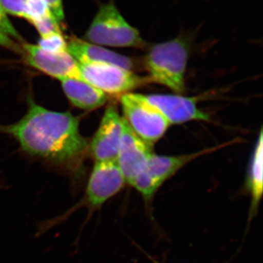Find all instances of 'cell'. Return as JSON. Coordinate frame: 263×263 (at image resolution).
<instances>
[{
    "instance_id": "2e32d148",
    "label": "cell",
    "mask_w": 263,
    "mask_h": 263,
    "mask_svg": "<svg viewBox=\"0 0 263 263\" xmlns=\"http://www.w3.org/2000/svg\"><path fill=\"white\" fill-rule=\"evenodd\" d=\"M26 3L30 15V24L34 26L37 22L46 19H55L45 0H26Z\"/></svg>"
},
{
    "instance_id": "ba28073f",
    "label": "cell",
    "mask_w": 263,
    "mask_h": 263,
    "mask_svg": "<svg viewBox=\"0 0 263 263\" xmlns=\"http://www.w3.org/2000/svg\"><path fill=\"white\" fill-rule=\"evenodd\" d=\"M122 122V138L117 163L126 183L132 186L137 176L146 167L154 152L152 146L137 136L124 117Z\"/></svg>"
},
{
    "instance_id": "5b68a950",
    "label": "cell",
    "mask_w": 263,
    "mask_h": 263,
    "mask_svg": "<svg viewBox=\"0 0 263 263\" xmlns=\"http://www.w3.org/2000/svg\"><path fill=\"white\" fill-rule=\"evenodd\" d=\"M124 119L133 132L152 146L165 134L171 124L143 95L127 93L120 99Z\"/></svg>"
},
{
    "instance_id": "277c9868",
    "label": "cell",
    "mask_w": 263,
    "mask_h": 263,
    "mask_svg": "<svg viewBox=\"0 0 263 263\" xmlns=\"http://www.w3.org/2000/svg\"><path fill=\"white\" fill-rule=\"evenodd\" d=\"M220 148L221 146L176 156L157 155L154 153L146 167L137 176L132 186L141 195L147 209H151L155 194L166 181L192 161Z\"/></svg>"
},
{
    "instance_id": "44dd1931",
    "label": "cell",
    "mask_w": 263,
    "mask_h": 263,
    "mask_svg": "<svg viewBox=\"0 0 263 263\" xmlns=\"http://www.w3.org/2000/svg\"><path fill=\"white\" fill-rule=\"evenodd\" d=\"M146 256L148 257V259H150V260L152 261V262L153 263H162L160 262V261L157 260V259L154 258V257H151V256L148 255V254H146Z\"/></svg>"
},
{
    "instance_id": "ac0fdd59",
    "label": "cell",
    "mask_w": 263,
    "mask_h": 263,
    "mask_svg": "<svg viewBox=\"0 0 263 263\" xmlns=\"http://www.w3.org/2000/svg\"><path fill=\"white\" fill-rule=\"evenodd\" d=\"M0 30L3 31L10 37L15 39V41H22V36L19 34L18 31L10 22L8 15L6 14L2 7L1 3H0Z\"/></svg>"
},
{
    "instance_id": "5bb4252c",
    "label": "cell",
    "mask_w": 263,
    "mask_h": 263,
    "mask_svg": "<svg viewBox=\"0 0 263 263\" xmlns=\"http://www.w3.org/2000/svg\"><path fill=\"white\" fill-rule=\"evenodd\" d=\"M262 130L259 132L258 140L254 148L247 175L246 190L251 198L249 212V223L258 212L263 193V145Z\"/></svg>"
},
{
    "instance_id": "ffe728a7",
    "label": "cell",
    "mask_w": 263,
    "mask_h": 263,
    "mask_svg": "<svg viewBox=\"0 0 263 263\" xmlns=\"http://www.w3.org/2000/svg\"><path fill=\"white\" fill-rule=\"evenodd\" d=\"M0 47L9 49L16 53H23L22 46H19L13 38L10 37L1 30H0Z\"/></svg>"
},
{
    "instance_id": "8fae6325",
    "label": "cell",
    "mask_w": 263,
    "mask_h": 263,
    "mask_svg": "<svg viewBox=\"0 0 263 263\" xmlns=\"http://www.w3.org/2000/svg\"><path fill=\"white\" fill-rule=\"evenodd\" d=\"M143 96L148 103L160 110L171 125L191 121H210V116L197 106V98L180 95H143Z\"/></svg>"
},
{
    "instance_id": "9c48e42d",
    "label": "cell",
    "mask_w": 263,
    "mask_h": 263,
    "mask_svg": "<svg viewBox=\"0 0 263 263\" xmlns=\"http://www.w3.org/2000/svg\"><path fill=\"white\" fill-rule=\"evenodd\" d=\"M22 47L26 61L31 67L60 81L82 79L79 64L68 51L50 53L41 49L37 45L29 43H24Z\"/></svg>"
},
{
    "instance_id": "30bf717a",
    "label": "cell",
    "mask_w": 263,
    "mask_h": 263,
    "mask_svg": "<svg viewBox=\"0 0 263 263\" xmlns=\"http://www.w3.org/2000/svg\"><path fill=\"white\" fill-rule=\"evenodd\" d=\"M123 133L122 117L114 105L107 107L90 144L95 162L117 161Z\"/></svg>"
},
{
    "instance_id": "3957f363",
    "label": "cell",
    "mask_w": 263,
    "mask_h": 263,
    "mask_svg": "<svg viewBox=\"0 0 263 263\" xmlns=\"http://www.w3.org/2000/svg\"><path fill=\"white\" fill-rule=\"evenodd\" d=\"M87 42L116 48H146L139 30L126 20L114 1L99 6L84 36Z\"/></svg>"
},
{
    "instance_id": "d6986e66",
    "label": "cell",
    "mask_w": 263,
    "mask_h": 263,
    "mask_svg": "<svg viewBox=\"0 0 263 263\" xmlns=\"http://www.w3.org/2000/svg\"><path fill=\"white\" fill-rule=\"evenodd\" d=\"M57 22L62 26L65 19L63 0H45Z\"/></svg>"
},
{
    "instance_id": "6da1fadb",
    "label": "cell",
    "mask_w": 263,
    "mask_h": 263,
    "mask_svg": "<svg viewBox=\"0 0 263 263\" xmlns=\"http://www.w3.org/2000/svg\"><path fill=\"white\" fill-rule=\"evenodd\" d=\"M0 132L13 137L29 155L70 167L81 160L88 148L77 117L69 112L48 110L32 101L21 120L0 126Z\"/></svg>"
},
{
    "instance_id": "7c38bea8",
    "label": "cell",
    "mask_w": 263,
    "mask_h": 263,
    "mask_svg": "<svg viewBox=\"0 0 263 263\" xmlns=\"http://www.w3.org/2000/svg\"><path fill=\"white\" fill-rule=\"evenodd\" d=\"M67 51L79 64L107 63L133 70L134 63L129 57L86 41L72 37L67 43Z\"/></svg>"
},
{
    "instance_id": "8992f818",
    "label": "cell",
    "mask_w": 263,
    "mask_h": 263,
    "mask_svg": "<svg viewBox=\"0 0 263 263\" xmlns=\"http://www.w3.org/2000/svg\"><path fill=\"white\" fill-rule=\"evenodd\" d=\"M83 80L103 91L105 95H124L147 82V78L141 77L119 66L107 63L79 64Z\"/></svg>"
},
{
    "instance_id": "7a4b0ae2",
    "label": "cell",
    "mask_w": 263,
    "mask_h": 263,
    "mask_svg": "<svg viewBox=\"0 0 263 263\" xmlns=\"http://www.w3.org/2000/svg\"><path fill=\"white\" fill-rule=\"evenodd\" d=\"M190 56L187 38L179 37L148 46L144 65L150 81L182 94L186 90L185 74Z\"/></svg>"
},
{
    "instance_id": "4fadbf2b",
    "label": "cell",
    "mask_w": 263,
    "mask_h": 263,
    "mask_svg": "<svg viewBox=\"0 0 263 263\" xmlns=\"http://www.w3.org/2000/svg\"><path fill=\"white\" fill-rule=\"evenodd\" d=\"M64 92L70 103L77 108L94 110L106 103L108 96L82 79L61 80Z\"/></svg>"
},
{
    "instance_id": "e0dca14e",
    "label": "cell",
    "mask_w": 263,
    "mask_h": 263,
    "mask_svg": "<svg viewBox=\"0 0 263 263\" xmlns=\"http://www.w3.org/2000/svg\"><path fill=\"white\" fill-rule=\"evenodd\" d=\"M0 3L7 15L25 19L30 23L31 17L26 0H0Z\"/></svg>"
},
{
    "instance_id": "9a60e30c",
    "label": "cell",
    "mask_w": 263,
    "mask_h": 263,
    "mask_svg": "<svg viewBox=\"0 0 263 263\" xmlns=\"http://www.w3.org/2000/svg\"><path fill=\"white\" fill-rule=\"evenodd\" d=\"M37 46L44 51L50 53H60L67 51V43L61 32H53L41 37Z\"/></svg>"
},
{
    "instance_id": "52a82bcc",
    "label": "cell",
    "mask_w": 263,
    "mask_h": 263,
    "mask_svg": "<svg viewBox=\"0 0 263 263\" xmlns=\"http://www.w3.org/2000/svg\"><path fill=\"white\" fill-rule=\"evenodd\" d=\"M126 184L117 161L95 162L81 205L87 206L91 212L100 210Z\"/></svg>"
}]
</instances>
